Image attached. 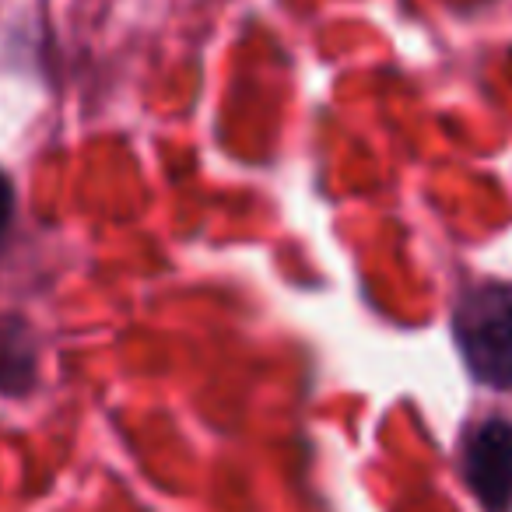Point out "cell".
I'll use <instances>...</instances> for the list:
<instances>
[{
  "label": "cell",
  "instance_id": "obj_1",
  "mask_svg": "<svg viewBox=\"0 0 512 512\" xmlns=\"http://www.w3.org/2000/svg\"><path fill=\"white\" fill-rule=\"evenodd\" d=\"M453 330L467 369L495 390H512V285H481L463 295Z\"/></svg>",
  "mask_w": 512,
  "mask_h": 512
},
{
  "label": "cell",
  "instance_id": "obj_2",
  "mask_svg": "<svg viewBox=\"0 0 512 512\" xmlns=\"http://www.w3.org/2000/svg\"><path fill=\"white\" fill-rule=\"evenodd\" d=\"M463 477L484 512L512 509V421L488 418L467 435Z\"/></svg>",
  "mask_w": 512,
  "mask_h": 512
},
{
  "label": "cell",
  "instance_id": "obj_3",
  "mask_svg": "<svg viewBox=\"0 0 512 512\" xmlns=\"http://www.w3.org/2000/svg\"><path fill=\"white\" fill-rule=\"evenodd\" d=\"M36 379V344L29 327L15 320L0 323V390L25 393Z\"/></svg>",
  "mask_w": 512,
  "mask_h": 512
},
{
  "label": "cell",
  "instance_id": "obj_4",
  "mask_svg": "<svg viewBox=\"0 0 512 512\" xmlns=\"http://www.w3.org/2000/svg\"><path fill=\"white\" fill-rule=\"evenodd\" d=\"M11 214H15V190H11L8 176L0 172V242H4V235H8Z\"/></svg>",
  "mask_w": 512,
  "mask_h": 512
}]
</instances>
